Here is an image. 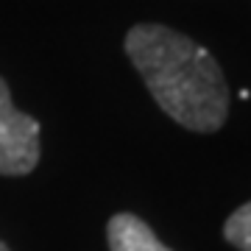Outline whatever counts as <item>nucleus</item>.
I'll return each mask as SVG.
<instances>
[{
  "label": "nucleus",
  "mask_w": 251,
  "mask_h": 251,
  "mask_svg": "<svg viewBox=\"0 0 251 251\" xmlns=\"http://www.w3.org/2000/svg\"><path fill=\"white\" fill-rule=\"evenodd\" d=\"M126 53L165 115L190 131H218L229 87L212 53L168 25L143 23L126 34Z\"/></svg>",
  "instance_id": "1"
},
{
  "label": "nucleus",
  "mask_w": 251,
  "mask_h": 251,
  "mask_svg": "<svg viewBox=\"0 0 251 251\" xmlns=\"http://www.w3.org/2000/svg\"><path fill=\"white\" fill-rule=\"evenodd\" d=\"M39 162V123L14 109L9 84L0 78V173L25 176Z\"/></svg>",
  "instance_id": "2"
},
{
  "label": "nucleus",
  "mask_w": 251,
  "mask_h": 251,
  "mask_svg": "<svg viewBox=\"0 0 251 251\" xmlns=\"http://www.w3.org/2000/svg\"><path fill=\"white\" fill-rule=\"evenodd\" d=\"M106 237L112 251H171L165 243H159V237L151 232V226L131 212L112 215L106 226Z\"/></svg>",
  "instance_id": "3"
},
{
  "label": "nucleus",
  "mask_w": 251,
  "mask_h": 251,
  "mask_svg": "<svg viewBox=\"0 0 251 251\" xmlns=\"http://www.w3.org/2000/svg\"><path fill=\"white\" fill-rule=\"evenodd\" d=\"M224 237L232 243L234 249L251 251V201L229 215V221L224 226Z\"/></svg>",
  "instance_id": "4"
},
{
  "label": "nucleus",
  "mask_w": 251,
  "mask_h": 251,
  "mask_svg": "<svg viewBox=\"0 0 251 251\" xmlns=\"http://www.w3.org/2000/svg\"><path fill=\"white\" fill-rule=\"evenodd\" d=\"M0 251H9V246H6L3 240H0Z\"/></svg>",
  "instance_id": "5"
}]
</instances>
